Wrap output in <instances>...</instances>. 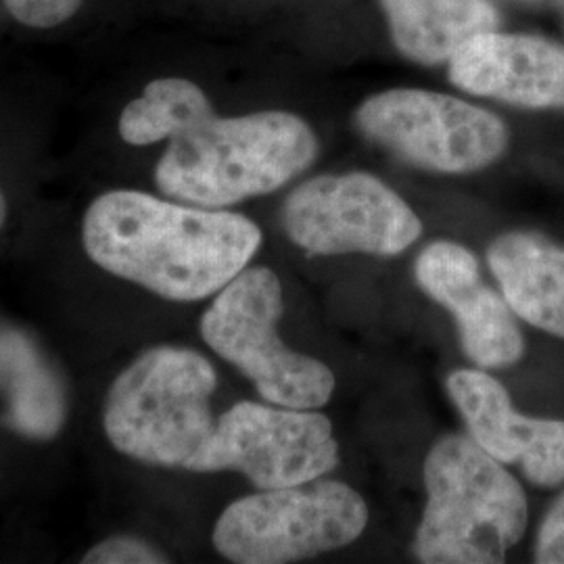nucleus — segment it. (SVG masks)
I'll use <instances>...</instances> for the list:
<instances>
[{
	"label": "nucleus",
	"mask_w": 564,
	"mask_h": 564,
	"mask_svg": "<svg viewBox=\"0 0 564 564\" xmlns=\"http://www.w3.org/2000/svg\"><path fill=\"white\" fill-rule=\"evenodd\" d=\"M262 245L249 218L111 191L84 216V247L107 272L172 302H199L241 274Z\"/></svg>",
	"instance_id": "nucleus-1"
},
{
	"label": "nucleus",
	"mask_w": 564,
	"mask_h": 564,
	"mask_svg": "<svg viewBox=\"0 0 564 564\" xmlns=\"http://www.w3.org/2000/svg\"><path fill=\"white\" fill-rule=\"evenodd\" d=\"M316 155L314 130L293 113L212 116L170 141L155 181L176 202L216 209L281 188Z\"/></svg>",
	"instance_id": "nucleus-2"
},
{
	"label": "nucleus",
	"mask_w": 564,
	"mask_h": 564,
	"mask_svg": "<svg viewBox=\"0 0 564 564\" xmlns=\"http://www.w3.org/2000/svg\"><path fill=\"white\" fill-rule=\"evenodd\" d=\"M426 508L412 544L426 564L502 563L521 542L529 508L521 484L475 440L447 435L424 460Z\"/></svg>",
	"instance_id": "nucleus-3"
},
{
	"label": "nucleus",
	"mask_w": 564,
	"mask_h": 564,
	"mask_svg": "<svg viewBox=\"0 0 564 564\" xmlns=\"http://www.w3.org/2000/svg\"><path fill=\"white\" fill-rule=\"evenodd\" d=\"M216 384V370L202 354L149 349L111 384L105 433L126 456L188 468L216 429L209 410Z\"/></svg>",
	"instance_id": "nucleus-4"
},
{
	"label": "nucleus",
	"mask_w": 564,
	"mask_h": 564,
	"mask_svg": "<svg viewBox=\"0 0 564 564\" xmlns=\"http://www.w3.org/2000/svg\"><path fill=\"white\" fill-rule=\"evenodd\" d=\"M281 316L279 276L268 268H249L218 291L203 314V341L249 377L265 402L321 408L335 391V375L326 364L291 351L281 341Z\"/></svg>",
	"instance_id": "nucleus-5"
},
{
	"label": "nucleus",
	"mask_w": 564,
	"mask_h": 564,
	"mask_svg": "<svg viewBox=\"0 0 564 564\" xmlns=\"http://www.w3.org/2000/svg\"><path fill=\"white\" fill-rule=\"evenodd\" d=\"M366 524L368 506L354 487L316 479L228 506L214 545L232 563H297L356 542Z\"/></svg>",
	"instance_id": "nucleus-6"
},
{
	"label": "nucleus",
	"mask_w": 564,
	"mask_h": 564,
	"mask_svg": "<svg viewBox=\"0 0 564 564\" xmlns=\"http://www.w3.org/2000/svg\"><path fill=\"white\" fill-rule=\"evenodd\" d=\"M356 123L405 162L444 174H468L500 160L508 128L477 105L429 90L393 88L364 101Z\"/></svg>",
	"instance_id": "nucleus-7"
},
{
	"label": "nucleus",
	"mask_w": 564,
	"mask_h": 564,
	"mask_svg": "<svg viewBox=\"0 0 564 564\" xmlns=\"http://www.w3.org/2000/svg\"><path fill=\"white\" fill-rule=\"evenodd\" d=\"M339 464V444L324 414L262 403L232 405L186 470H239L260 489L316 481Z\"/></svg>",
	"instance_id": "nucleus-8"
},
{
	"label": "nucleus",
	"mask_w": 564,
	"mask_h": 564,
	"mask_svg": "<svg viewBox=\"0 0 564 564\" xmlns=\"http://www.w3.org/2000/svg\"><path fill=\"white\" fill-rule=\"evenodd\" d=\"M282 224L291 241L314 256H398L423 235L410 205L362 172L303 182L284 203Z\"/></svg>",
	"instance_id": "nucleus-9"
},
{
	"label": "nucleus",
	"mask_w": 564,
	"mask_h": 564,
	"mask_svg": "<svg viewBox=\"0 0 564 564\" xmlns=\"http://www.w3.org/2000/svg\"><path fill=\"white\" fill-rule=\"evenodd\" d=\"M416 281L454 314L464 354L477 366L505 368L523 358V333L514 314L485 284L473 251L458 242H431L416 260Z\"/></svg>",
	"instance_id": "nucleus-10"
},
{
	"label": "nucleus",
	"mask_w": 564,
	"mask_h": 564,
	"mask_svg": "<svg viewBox=\"0 0 564 564\" xmlns=\"http://www.w3.org/2000/svg\"><path fill=\"white\" fill-rule=\"evenodd\" d=\"M447 393L489 456L521 466L524 477L540 487L563 484L564 421L519 414L505 387L481 370L452 372Z\"/></svg>",
	"instance_id": "nucleus-11"
},
{
	"label": "nucleus",
	"mask_w": 564,
	"mask_h": 564,
	"mask_svg": "<svg viewBox=\"0 0 564 564\" xmlns=\"http://www.w3.org/2000/svg\"><path fill=\"white\" fill-rule=\"evenodd\" d=\"M449 80L477 97L531 109L564 107V51L544 39L489 32L452 57Z\"/></svg>",
	"instance_id": "nucleus-12"
},
{
	"label": "nucleus",
	"mask_w": 564,
	"mask_h": 564,
	"mask_svg": "<svg viewBox=\"0 0 564 564\" xmlns=\"http://www.w3.org/2000/svg\"><path fill=\"white\" fill-rule=\"evenodd\" d=\"M487 262L510 310L564 339V247L538 232H510L489 247Z\"/></svg>",
	"instance_id": "nucleus-13"
},
{
	"label": "nucleus",
	"mask_w": 564,
	"mask_h": 564,
	"mask_svg": "<svg viewBox=\"0 0 564 564\" xmlns=\"http://www.w3.org/2000/svg\"><path fill=\"white\" fill-rule=\"evenodd\" d=\"M65 419L57 372L30 337L0 324V424L25 437L48 440Z\"/></svg>",
	"instance_id": "nucleus-14"
},
{
	"label": "nucleus",
	"mask_w": 564,
	"mask_h": 564,
	"mask_svg": "<svg viewBox=\"0 0 564 564\" xmlns=\"http://www.w3.org/2000/svg\"><path fill=\"white\" fill-rule=\"evenodd\" d=\"M391 36L408 59L435 65L477 36L496 32L498 13L489 0H381Z\"/></svg>",
	"instance_id": "nucleus-15"
},
{
	"label": "nucleus",
	"mask_w": 564,
	"mask_h": 564,
	"mask_svg": "<svg viewBox=\"0 0 564 564\" xmlns=\"http://www.w3.org/2000/svg\"><path fill=\"white\" fill-rule=\"evenodd\" d=\"M212 116L214 109L197 84L163 78L151 82L142 97L128 102L120 118V134L137 147L172 141Z\"/></svg>",
	"instance_id": "nucleus-16"
},
{
	"label": "nucleus",
	"mask_w": 564,
	"mask_h": 564,
	"mask_svg": "<svg viewBox=\"0 0 564 564\" xmlns=\"http://www.w3.org/2000/svg\"><path fill=\"white\" fill-rule=\"evenodd\" d=\"M84 0H4L13 20L28 28H55L76 15Z\"/></svg>",
	"instance_id": "nucleus-17"
},
{
	"label": "nucleus",
	"mask_w": 564,
	"mask_h": 564,
	"mask_svg": "<svg viewBox=\"0 0 564 564\" xmlns=\"http://www.w3.org/2000/svg\"><path fill=\"white\" fill-rule=\"evenodd\" d=\"M86 564H151L165 563L162 554L151 545L132 538H113L88 550Z\"/></svg>",
	"instance_id": "nucleus-18"
},
{
	"label": "nucleus",
	"mask_w": 564,
	"mask_h": 564,
	"mask_svg": "<svg viewBox=\"0 0 564 564\" xmlns=\"http://www.w3.org/2000/svg\"><path fill=\"white\" fill-rule=\"evenodd\" d=\"M535 561L540 564H564V491L547 510L538 531Z\"/></svg>",
	"instance_id": "nucleus-19"
},
{
	"label": "nucleus",
	"mask_w": 564,
	"mask_h": 564,
	"mask_svg": "<svg viewBox=\"0 0 564 564\" xmlns=\"http://www.w3.org/2000/svg\"><path fill=\"white\" fill-rule=\"evenodd\" d=\"M4 218H7V202H4V195H2V191H0V228H2V224H4Z\"/></svg>",
	"instance_id": "nucleus-20"
},
{
	"label": "nucleus",
	"mask_w": 564,
	"mask_h": 564,
	"mask_svg": "<svg viewBox=\"0 0 564 564\" xmlns=\"http://www.w3.org/2000/svg\"><path fill=\"white\" fill-rule=\"evenodd\" d=\"M554 2H564V0H554Z\"/></svg>",
	"instance_id": "nucleus-21"
}]
</instances>
